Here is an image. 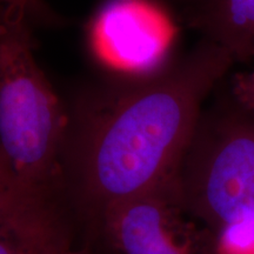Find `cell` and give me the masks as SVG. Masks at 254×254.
I'll use <instances>...</instances> for the list:
<instances>
[{"label": "cell", "instance_id": "obj_1", "mask_svg": "<svg viewBox=\"0 0 254 254\" xmlns=\"http://www.w3.org/2000/svg\"><path fill=\"white\" fill-rule=\"evenodd\" d=\"M200 38L185 56L144 77L107 74L67 105L60 190L88 222L117 202L178 177L208 95L233 67Z\"/></svg>", "mask_w": 254, "mask_h": 254}, {"label": "cell", "instance_id": "obj_2", "mask_svg": "<svg viewBox=\"0 0 254 254\" xmlns=\"http://www.w3.org/2000/svg\"><path fill=\"white\" fill-rule=\"evenodd\" d=\"M33 25L25 9L0 6V148L15 186L59 192L67 105L37 62Z\"/></svg>", "mask_w": 254, "mask_h": 254}, {"label": "cell", "instance_id": "obj_3", "mask_svg": "<svg viewBox=\"0 0 254 254\" xmlns=\"http://www.w3.org/2000/svg\"><path fill=\"white\" fill-rule=\"evenodd\" d=\"M178 183L190 213L214 234L254 217V111L228 94L202 111Z\"/></svg>", "mask_w": 254, "mask_h": 254}, {"label": "cell", "instance_id": "obj_4", "mask_svg": "<svg viewBox=\"0 0 254 254\" xmlns=\"http://www.w3.org/2000/svg\"><path fill=\"white\" fill-rule=\"evenodd\" d=\"M92 225L118 254H218L215 234L187 208L178 177L117 202Z\"/></svg>", "mask_w": 254, "mask_h": 254}, {"label": "cell", "instance_id": "obj_5", "mask_svg": "<svg viewBox=\"0 0 254 254\" xmlns=\"http://www.w3.org/2000/svg\"><path fill=\"white\" fill-rule=\"evenodd\" d=\"M92 57L117 77H144L167 59L170 27L157 0H105L87 26Z\"/></svg>", "mask_w": 254, "mask_h": 254}, {"label": "cell", "instance_id": "obj_6", "mask_svg": "<svg viewBox=\"0 0 254 254\" xmlns=\"http://www.w3.org/2000/svg\"><path fill=\"white\" fill-rule=\"evenodd\" d=\"M69 246L59 193L15 187L0 214V254H58Z\"/></svg>", "mask_w": 254, "mask_h": 254}, {"label": "cell", "instance_id": "obj_7", "mask_svg": "<svg viewBox=\"0 0 254 254\" xmlns=\"http://www.w3.org/2000/svg\"><path fill=\"white\" fill-rule=\"evenodd\" d=\"M185 20L236 63L254 59V0H201L187 9Z\"/></svg>", "mask_w": 254, "mask_h": 254}, {"label": "cell", "instance_id": "obj_8", "mask_svg": "<svg viewBox=\"0 0 254 254\" xmlns=\"http://www.w3.org/2000/svg\"><path fill=\"white\" fill-rule=\"evenodd\" d=\"M218 254H254V217L241 219L215 233Z\"/></svg>", "mask_w": 254, "mask_h": 254}, {"label": "cell", "instance_id": "obj_9", "mask_svg": "<svg viewBox=\"0 0 254 254\" xmlns=\"http://www.w3.org/2000/svg\"><path fill=\"white\" fill-rule=\"evenodd\" d=\"M227 94L239 106L254 111V68L233 73Z\"/></svg>", "mask_w": 254, "mask_h": 254}, {"label": "cell", "instance_id": "obj_10", "mask_svg": "<svg viewBox=\"0 0 254 254\" xmlns=\"http://www.w3.org/2000/svg\"><path fill=\"white\" fill-rule=\"evenodd\" d=\"M0 6H17L25 9L34 24L56 25L60 23V18L45 0H0Z\"/></svg>", "mask_w": 254, "mask_h": 254}, {"label": "cell", "instance_id": "obj_11", "mask_svg": "<svg viewBox=\"0 0 254 254\" xmlns=\"http://www.w3.org/2000/svg\"><path fill=\"white\" fill-rule=\"evenodd\" d=\"M15 187L17 186H15L14 178L12 176L5 155L2 154L1 148H0V214L4 211L9 196H11Z\"/></svg>", "mask_w": 254, "mask_h": 254}, {"label": "cell", "instance_id": "obj_12", "mask_svg": "<svg viewBox=\"0 0 254 254\" xmlns=\"http://www.w3.org/2000/svg\"><path fill=\"white\" fill-rule=\"evenodd\" d=\"M164 1L167 2H172V4H178L180 6H183L184 11H187V9L192 8L193 6H195L198 2L201 1V0H164Z\"/></svg>", "mask_w": 254, "mask_h": 254}, {"label": "cell", "instance_id": "obj_13", "mask_svg": "<svg viewBox=\"0 0 254 254\" xmlns=\"http://www.w3.org/2000/svg\"><path fill=\"white\" fill-rule=\"evenodd\" d=\"M58 254H86V253L80 252V251L72 250V246H69V247H67V249H65L64 251H62V252L58 253Z\"/></svg>", "mask_w": 254, "mask_h": 254}]
</instances>
